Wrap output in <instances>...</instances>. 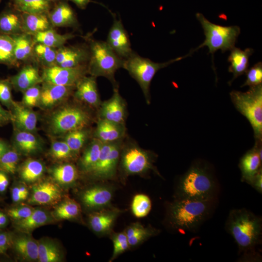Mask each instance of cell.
I'll return each instance as SVG.
<instances>
[{
	"label": "cell",
	"mask_w": 262,
	"mask_h": 262,
	"mask_svg": "<svg viewBox=\"0 0 262 262\" xmlns=\"http://www.w3.org/2000/svg\"><path fill=\"white\" fill-rule=\"evenodd\" d=\"M226 227L241 250H252L260 242L261 218L245 209L231 211Z\"/></svg>",
	"instance_id": "cell-1"
},
{
	"label": "cell",
	"mask_w": 262,
	"mask_h": 262,
	"mask_svg": "<svg viewBox=\"0 0 262 262\" xmlns=\"http://www.w3.org/2000/svg\"><path fill=\"white\" fill-rule=\"evenodd\" d=\"M87 37L89 49L88 74L96 78L105 77L111 82L114 88H118L115 74L123 67L124 59L119 57L106 42Z\"/></svg>",
	"instance_id": "cell-2"
},
{
	"label": "cell",
	"mask_w": 262,
	"mask_h": 262,
	"mask_svg": "<svg viewBox=\"0 0 262 262\" xmlns=\"http://www.w3.org/2000/svg\"><path fill=\"white\" fill-rule=\"evenodd\" d=\"M210 202L179 198L170 206L169 215L171 223L179 229L194 230L209 214Z\"/></svg>",
	"instance_id": "cell-3"
},
{
	"label": "cell",
	"mask_w": 262,
	"mask_h": 262,
	"mask_svg": "<svg viewBox=\"0 0 262 262\" xmlns=\"http://www.w3.org/2000/svg\"><path fill=\"white\" fill-rule=\"evenodd\" d=\"M178 188L180 198L211 201L215 184L205 167L194 164L181 178Z\"/></svg>",
	"instance_id": "cell-4"
},
{
	"label": "cell",
	"mask_w": 262,
	"mask_h": 262,
	"mask_svg": "<svg viewBox=\"0 0 262 262\" xmlns=\"http://www.w3.org/2000/svg\"><path fill=\"white\" fill-rule=\"evenodd\" d=\"M236 109L250 123L256 141H262V85L250 87L245 92L233 90L229 93Z\"/></svg>",
	"instance_id": "cell-5"
},
{
	"label": "cell",
	"mask_w": 262,
	"mask_h": 262,
	"mask_svg": "<svg viewBox=\"0 0 262 262\" xmlns=\"http://www.w3.org/2000/svg\"><path fill=\"white\" fill-rule=\"evenodd\" d=\"M192 51L184 57H180L164 63H156L133 53L124 60L123 68L136 81L140 86L147 104L150 103V85L156 73L161 69L191 55Z\"/></svg>",
	"instance_id": "cell-6"
},
{
	"label": "cell",
	"mask_w": 262,
	"mask_h": 262,
	"mask_svg": "<svg viewBox=\"0 0 262 262\" xmlns=\"http://www.w3.org/2000/svg\"><path fill=\"white\" fill-rule=\"evenodd\" d=\"M203 29L205 40L196 49L206 46L209 52L213 55L215 52L221 50L222 52L230 50L235 47L237 38L241 33L240 28L236 25L224 26L215 24L208 20L202 14L196 15Z\"/></svg>",
	"instance_id": "cell-7"
},
{
	"label": "cell",
	"mask_w": 262,
	"mask_h": 262,
	"mask_svg": "<svg viewBox=\"0 0 262 262\" xmlns=\"http://www.w3.org/2000/svg\"><path fill=\"white\" fill-rule=\"evenodd\" d=\"M92 121L90 113L77 105H66L55 110L48 121L49 132L55 136L80 129L87 128Z\"/></svg>",
	"instance_id": "cell-8"
},
{
	"label": "cell",
	"mask_w": 262,
	"mask_h": 262,
	"mask_svg": "<svg viewBox=\"0 0 262 262\" xmlns=\"http://www.w3.org/2000/svg\"><path fill=\"white\" fill-rule=\"evenodd\" d=\"M121 165L127 175L140 174L155 169L153 163L155 155L135 144H130L122 148L120 154Z\"/></svg>",
	"instance_id": "cell-9"
},
{
	"label": "cell",
	"mask_w": 262,
	"mask_h": 262,
	"mask_svg": "<svg viewBox=\"0 0 262 262\" xmlns=\"http://www.w3.org/2000/svg\"><path fill=\"white\" fill-rule=\"evenodd\" d=\"M102 144L98 160L89 174L101 180L111 179L115 174L122 148V141Z\"/></svg>",
	"instance_id": "cell-10"
},
{
	"label": "cell",
	"mask_w": 262,
	"mask_h": 262,
	"mask_svg": "<svg viewBox=\"0 0 262 262\" xmlns=\"http://www.w3.org/2000/svg\"><path fill=\"white\" fill-rule=\"evenodd\" d=\"M88 75L87 65L75 67L54 66L42 68V82L75 86L84 76Z\"/></svg>",
	"instance_id": "cell-11"
},
{
	"label": "cell",
	"mask_w": 262,
	"mask_h": 262,
	"mask_svg": "<svg viewBox=\"0 0 262 262\" xmlns=\"http://www.w3.org/2000/svg\"><path fill=\"white\" fill-rule=\"evenodd\" d=\"M114 17L106 43L120 58L126 59L133 53L127 32L120 19H117L111 13Z\"/></svg>",
	"instance_id": "cell-12"
},
{
	"label": "cell",
	"mask_w": 262,
	"mask_h": 262,
	"mask_svg": "<svg viewBox=\"0 0 262 262\" xmlns=\"http://www.w3.org/2000/svg\"><path fill=\"white\" fill-rule=\"evenodd\" d=\"M89 49L87 44L63 46L57 49L56 66L75 67L87 65Z\"/></svg>",
	"instance_id": "cell-13"
},
{
	"label": "cell",
	"mask_w": 262,
	"mask_h": 262,
	"mask_svg": "<svg viewBox=\"0 0 262 262\" xmlns=\"http://www.w3.org/2000/svg\"><path fill=\"white\" fill-rule=\"evenodd\" d=\"M98 109V118L125 124L126 104L120 95L118 88H114V93L111 98L101 102Z\"/></svg>",
	"instance_id": "cell-14"
},
{
	"label": "cell",
	"mask_w": 262,
	"mask_h": 262,
	"mask_svg": "<svg viewBox=\"0 0 262 262\" xmlns=\"http://www.w3.org/2000/svg\"><path fill=\"white\" fill-rule=\"evenodd\" d=\"M40 99L38 106L49 110L66 99L73 95L75 86H65L42 82Z\"/></svg>",
	"instance_id": "cell-15"
},
{
	"label": "cell",
	"mask_w": 262,
	"mask_h": 262,
	"mask_svg": "<svg viewBox=\"0 0 262 262\" xmlns=\"http://www.w3.org/2000/svg\"><path fill=\"white\" fill-rule=\"evenodd\" d=\"M62 193L58 184L45 180L35 183L28 202L32 204L51 205L60 200Z\"/></svg>",
	"instance_id": "cell-16"
},
{
	"label": "cell",
	"mask_w": 262,
	"mask_h": 262,
	"mask_svg": "<svg viewBox=\"0 0 262 262\" xmlns=\"http://www.w3.org/2000/svg\"><path fill=\"white\" fill-rule=\"evenodd\" d=\"M74 98L94 108L98 109L101 101L98 93L96 77H83L76 84L73 93Z\"/></svg>",
	"instance_id": "cell-17"
},
{
	"label": "cell",
	"mask_w": 262,
	"mask_h": 262,
	"mask_svg": "<svg viewBox=\"0 0 262 262\" xmlns=\"http://www.w3.org/2000/svg\"><path fill=\"white\" fill-rule=\"evenodd\" d=\"M39 68L34 63L23 65L16 74L8 78L13 88L23 92L33 86L41 84L42 79Z\"/></svg>",
	"instance_id": "cell-18"
},
{
	"label": "cell",
	"mask_w": 262,
	"mask_h": 262,
	"mask_svg": "<svg viewBox=\"0 0 262 262\" xmlns=\"http://www.w3.org/2000/svg\"><path fill=\"white\" fill-rule=\"evenodd\" d=\"M48 16L54 28L77 29L80 26L76 14L67 0H61L54 3Z\"/></svg>",
	"instance_id": "cell-19"
},
{
	"label": "cell",
	"mask_w": 262,
	"mask_h": 262,
	"mask_svg": "<svg viewBox=\"0 0 262 262\" xmlns=\"http://www.w3.org/2000/svg\"><path fill=\"white\" fill-rule=\"evenodd\" d=\"M11 122L14 129L33 132L37 124V115L32 108L27 107L22 103L14 101L9 110Z\"/></svg>",
	"instance_id": "cell-20"
},
{
	"label": "cell",
	"mask_w": 262,
	"mask_h": 262,
	"mask_svg": "<svg viewBox=\"0 0 262 262\" xmlns=\"http://www.w3.org/2000/svg\"><path fill=\"white\" fill-rule=\"evenodd\" d=\"M262 141H256L255 145L242 157L239 167L242 179L248 183L262 171Z\"/></svg>",
	"instance_id": "cell-21"
},
{
	"label": "cell",
	"mask_w": 262,
	"mask_h": 262,
	"mask_svg": "<svg viewBox=\"0 0 262 262\" xmlns=\"http://www.w3.org/2000/svg\"><path fill=\"white\" fill-rule=\"evenodd\" d=\"M11 36L14 41V57L16 67L27 64H34L33 47L35 43L32 35L23 33Z\"/></svg>",
	"instance_id": "cell-22"
},
{
	"label": "cell",
	"mask_w": 262,
	"mask_h": 262,
	"mask_svg": "<svg viewBox=\"0 0 262 262\" xmlns=\"http://www.w3.org/2000/svg\"><path fill=\"white\" fill-rule=\"evenodd\" d=\"M21 33L22 13L9 2L0 13V33L12 35Z\"/></svg>",
	"instance_id": "cell-23"
},
{
	"label": "cell",
	"mask_w": 262,
	"mask_h": 262,
	"mask_svg": "<svg viewBox=\"0 0 262 262\" xmlns=\"http://www.w3.org/2000/svg\"><path fill=\"white\" fill-rule=\"evenodd\" d=\"M126 130L125 124L98 118L94 137L103 143L114 142L123 139Z\"/></svg>",
	"instance_id": "cell-24"
},
{
	"label": "cell",
	"mask_w": 262,
	"mask_h": 262,
	"mask_svg": "<svg viewBox=\"0 0 262 262\" xmlns=\"http://www.w3.org/2000/svg\"><path fill=\"white\" fill-rule=\"evenodd\" d=\"M113 197L112 189L105 186H95L87 189L81 195L83 204L88 208L98 209L107 205Z\"/></svg>",
	"instance_id": "cell-25"
},
{
	"label": "cell",
	"mask_w": 262,
	"mask_h": 262,
	"mask_svg": "<svg viewBox=\"0 0 262 262\" xmlns=\"http://www.w3.org/2000/svg\"><path fill=\"white\" fill-rule=\"evenodd\" d=\"M253 52L254 50L251 48L242 50L234 47L230 50L228 61L230 63L229 71L233 74V78L229 82V85L235 79L246 72L249 66V58Z\"/></svg>",
	"instance_id": "cell-26"
},
{
	"label": "cell",
	"mask_w": 262,
	"mask_h": 262,
	"mask_svg": "<svg viewBox=\"0 0 262 262\" xmlns=\"http://www.w3.org/2000/svg\"><path fill=\"white\" fill-rule=\"evenodd\" d=\"M11 247L22 259L32 262L38 261V241L28 233L13 236Z\"/></svg>",
	"instance_id": "cell-27"
},
{
	"label": "cell",
	"mask_w": 262,
	"mask_h": 262,
	"mask_svg": "<svg viewBox=\"0 0 262 262\" xmlns=\"http://www.w3.org/2000/svg\"><path fill=\"white\" fill-rule=\"evenodd\" d=\"M12 146L19 153L31 154L39 151L41 148L39 139L33 132L14 129Z\"/></svg>",
	"instance_id": "cell-28"
},
{
	"label": "cell",
	"mask_w": 262,
	"mask_h": 262,
	"mask_svg": "<svg viewBox=\"0 0 262 262\" xmlns=\"http://www.w3.org/2000/svg\"><path fill=\"white\" fill-rule=\"evenodd\" d=\"M23 33L33 35L37 33L54 28L48 14L22 13Z\"/></svg>",
	"instance_id": "cell-29"
},
{
	"label": "cell",
	"mask_w": 262,
	"mask_h": 262,
	"mask_svg": "<svg viewBox=\"0 0 262 262\" xmlns=\"http://www.w3.org/2000/svg\"><path fill=\"white\" fill-rule=\"evenodd\" d=\"M50 221L51 217L46 211L36 209L26 218L16 221L14 226L17 230L29 234L36 228L46 225Z\"/></svg>",
	"instance_id": "cell-30"
},
{
	"label": "cell",
	"mask_w": 262,
	"mask_h": 262,
	"mask_svg": "<svg viewBox=\"0 0 262 262\" xmlns=\"http://www.w3.org/2000/svg\"><path fill=\"white\" fill-rule=\"evenodd\" d=\"M76 36L77 35L72 33L61 34L54 28L32 35L34 43H41L55 49L65 45L68 40L75 38Z\"/></svg>",
	"instance_id": "cell-31"
},
{
	"label": "cell",
	"mask_w": 262,
	"mask_h": 262,
	"mask_svg": "<svg viewBox=\"0 0 262 262\" xmlns=\"http://www.w3.org/2000/svg\"><path fill=\"white\" fill-rule=\"evenodd\" d=\"M118 213V211L115 210L92 213L89 217L92 229L98 233L107 232L113 225Z\"/></svg>",
	"instance_id": "cell-32"
},
{
	"label": "cell",
	"mask_w": 262,
	"mask_h": 262,
	"mask_svg": "<svg viewBox=\"0 0 262 262\" xmlns=\"http://www.w3.org/2000/svg\"><path fill=\"white\" fill-rule=\"evenodd\" d=\"M103 143L93 138L84 150L80 159V166L82 171L89 173L97 163Z\"/></svg>",
	"instance_id": "cell-33"
},
{
	"label": "cell",
	"mask_w": 262,
	"mask_h": 262,
	"mask_svg": "<svg viewBox=\"0 0 262 262\" xmlns=\"http://www.w3.org/2000/svg\"><path fill=\"white\" fill-rule=\"evenodd\" d=\"M22 13L48 14L53 3L49 0H9Z\"/></svg>",
	"instance_id": "cell-34"
},
{
	"label": "cell",
	"mask_w": 262,
	"mask_h": 262,
	"mask_svg": "<svg viewBox=\"0 0 262 262\" xmlns=\"http://www.w3.org/2000/svg\"><path fill=\"white\" fill-rule=\"evenodd\" d=\"M57 49L41 43L33 47L34 63L41 68L56 65Z\"/></svg>",
	"instance_id": "cell-35"
},
{
	"label": "cell",
	"mask_w": 262,
	"mask_h": 262,
	"mask_svg": "<svg viewBox=\"0 0 262 262\" xmlns=\"http://www.w3.org/2000/svg\"><path fill=\"white\" fill-rule=\"evenodd\" d=\"M62 253L54 242L49 239L38 241V261L59 262L62 260Z\"/></svg>",
	"instance_id": "cell-36"
},
{
	"label": "cell",
	"mask_w": 262,
	"mask_h": 262,
	"mask_svg": "<svg viewBox=\"0 0 262 262\" xmlns=\"http://www.w3.org/2000/svg\"><path fill=\"white\" fill-rule=\"evenodd\" d=\"M45 166L40 161L29 159L18 169L20 178L27 183H33L38 180L43 175Z\"/></svg>",
	"instance_id": "cell-37"
},
{
	"label": "cell",
	"mask_w": 262,
	"mask_h": 262,
	"mask_svg": "<svg viewBox=\"0 0 262 262\" xmlns=\"http://www.w3.org/2000/svg\"><path fill=\"white\" fill-rule=\"evenodd\" d=\"M51 175L54 181L62 185L74 182L78 178V170L70 163H65L54 166L51 169Z\"/></svg>",
	"instance_id": "cell-38"
},
{
	"label": "cell",
	"mask_w": 262,
	"mask_h": 262,
	"mask_svg": "<svg viewBox=\"0 0 262 262\" xmlns=\"http://www.w3.org/2000/svg\"><path fill=\"white\" fill-rule=\"evenodd\" d=\"M0 64L17 67L14 57V41L11 35L0 33Z\"/></svg>",
	"instance_id": "cell-39"
},
{
	"label": "cell",
	"mask_w": 262,
	"mask_h": 262,
	"mask_svg": "<svg viewBox=\"0 0 262 262\" xmlns=\"http://www.w3.org/2000/svg\"><path fill=\"white\" fill-rule=\"evenodd\" d=\"M89 134V131L86 128L80 129L65 134L63 140L77 156L86 143Z\"/></svg>",
	"instance_id": "cell-40"
},
{
	"label": "cell",
	"mask_w": 262,
	"mask_h": 262,
	"mask_svg": "<svg viewBox=\"0 0 262 262\" xmlns=\"http://www.w3.org/2000/svg\"><path fill=\"white\" fill-rule=\"evenodd\" d=\"M81 213L79 204L73 199H67L59 204L54 209L53 216L57 219H71Z\"/></svg>",
	"instance_id": "cell-41"
},
{
	"label": "cell",
	"mask_w": 262,
	"mask_h": 262,
	"mask_svg": "<svg viewBox=\"0 0 262 262\" xmlns=\"http://www.w3.org/2000/svg\"><path fill=\"white\" fill-rule=\"evenodd\" d=\"M49 154L51 158L58 162H67L77 157L64 140L52 142Z\"/></svg>",
	"instance_id": "cell-42"
},
{
	"label": "cell",
	"mask_w": 262,
	"mask_h": 262,
	"mask_svg": "<svg viewBox=\"0 0 262 262\" xmlns=\"http://www.w3.org/2000/svg\"><path fill=\"white\" fill-rule=\"evenodd\" d=\"M19 152L12 146L0 157V171L14 174L17 170Z\"/></svg>",
	"instance_id": "cell-43"
},
{
	"label": "cell",
	"mask_w": 262,
	"mask_h": 262,
	"mask_svg": "<svg viewBox=\"0 0 262 262\" xmlns=\"http://www.w3.org/2000/svg\"><path fill=\"white\" fill-rule=\"evenodd\" d=\"M151 207L150 198L143 194L136 195L133 198L131 209L133 215L137 218H142L147 216Z\"/></svg>",
	"instance_id": "cell-44"
},
{
	"label": "cell",
	"mask_w": 262,
	"mask_h": 262,
	"mask_svg": "<svg viewBox=\"0 0 262 262\" xmlns=\"http://www.w3.org/2000/svg\"><path fill=\"white\" fill-rule=\"evenodd\" d=\"M40 84L33 86L22 92L21 103L24 106L30 108L38 106L41 90V86Z\"/></svg>",
	"instance_id": "cell-45"
},
{
	"label": "cell",
	"mask_w": 262,
	"mask_h": 262,
	"mask_svg": "<svg viewBox=\"0 0 262 262\" xmlns=\"http://www.w3.org/2000/svg\"><path fill=\"white\" fill-rule=\"evenodd\" d=\"M246 79L241 87L256 86L262 82V63L259 62L246 72Z\"/></svg>",
	"instance_id": "cell-46"
},
{
	"label": "cell",
	"mask_w": 262,
	"mask_h": 262,
	"mask_svg": "<svg viewBox=\"0 0 262 262\" xmlns=\"http://www.w3.org/2000/svg\"><path fill=\"white\" fill-rule=\"evenodd\" d=\"M12 84L8 80L0 79V103L9 110L12 107L14 100L12 98Z\"/></svg>",
	"instance_id": "cell-47"
},
{
	"label": "cell",
	"mask_w": 262,
	"mask_h": 262,
	"mask_svg": "<svg viewBox=\"0 0 262 262\" xmlns=\"http://www.w3.org/2000/svg\"><path fill=\"white\" fill-rule=\"evenodd\" d=\"M114 249L111 261L127 250L130 246L125 232L115 234L113 237Z\"/></svg>",
	"instance_id": "cell-48"
},
{
	"label": "cell",
	"mask_w": 262,
	"mask_h": 262,
	"mask_svg": "<svg viewBox=\"0 0 262 262\" xmlns=\"http://www.w3.org/2000/svg\"><path fill=\"white\" fill-rule=\"evenodd\" d=\"M34 209L27 206H19L9 208L6 214L15 221L22 220L28 217Z\"/></svg>",
	"instance_id": "cell-49"
},
{
	"label": "cell",
	"mask_w": 262,
	"mask_h": 262,
	"mask_svg": "<svg viewBox=\"0 0 262 262\" xmlns=\"http://www.w3.org/2000/svg\"><path fill=\"white\" fill-rule=\"evenodd\" d=\"M157 233V231L156 229L152 228H148L146 230L142 232L128 238L129 245L130 246H136L142 243L143 241H145L148 237Z\"/></svg>",
	"instance_id": "cell-50"
},
{
	"label": "cell",
	"mask_w": 262,
	"mask_h": 262,
	"mask_svg": "<svg viewBox=\"0 0 262 262\" xmlns=\"http://www.w3.org/2000/svg\"><path fill=\"white\" fill-rule=\"evenodd\" d=\"M13 235L0 229V255L5 253L12 246Z\"/></svg>",
	"instance_id": "cell-51"
},
{
	"label": "cell",
	"mask_w": 262,
	"mask_h": 262,
	"mask_svg": "<svg viewBox=\"0 0 262 262\" xmlns=\"http://www.w3.org/2000/svg\"><path fill=\"white\" fill-rule=\"evenodd\" d=\"M11 122V114L9 110L3 108L0 104V127Z\"/></svg>",
	"instance_id": "cell-52"
},
{
	"label": "cell",
	"mask_w": 262,
	"mask_h": 262,
	"mask_svg": "<svg viewBox=\"0 0 262 262\" xmlns=\"http://www.w3.org/2000/svg\"><path fill=\"white\" fill-rule=\"evenodd\" d=\"M11 197L13 202H18L26 199L27 197L19 191L18 186H14L11 190Z\"/></svg>",
	"instance_id": "cell-53"
},
{
	"label": "cell",
	"mask_w": 262,
	"mask_h": 262,
	"mask_svg": "<svg viewBox=\"0 0 262 262\" xmlns=\"http://www.w3.org/2000/svg\"><path fill=\"white\" fill-rule=\"evenodd\" d=\"M9 183L8 174L0 171V193H4L7 189Z\"/></svg>",
	"instance_id": "cell-54"
},
{
	"label": "cell",
	"mask_w": 262,
	"mask_h": 262,
	"mask_svg": "<svg viewBox=\"0 0 262 262\" xmlns=\"http://www.w3.org/2000/svg\"><path fill=\"white\" fill-rule=\"evenodd\" d=\"M262 173L261 171L252 179L249 184L251 185L259 192L262 193Z\"/></svg>",
	"instance_id": "cell-55"
},
{
	"label": "cell",
	"mask_w": 262,
	"mask_h": 262,
	"mask_svg": "<svg viewBox=\"0 0 262 262\" xmlns=\"http://www.w3.org/2000/svg\"><path fill=\"white\" fill-rule=\"evenodd\" d=\"M73 2L79 8L84 10L85 9L89 3L93 2L91 0H67Z\"/></svg>",
	"instance_id": "cell-56"
},
{
	"label": "cell",
	"mask_w": 262,
	"mask_h": 262,
	"mask_svg": "<svg viewBox=\"0 0 262 262\" xmlns=\"http://www.w3.org/2000/svg\"><path fill=\"white\" fill-rule=\"evenodd\" d=\"M11 147V146L8 142L0 138V157Z\"/></svg>",
	"instance_id": "cell-57"
},
{
	"label": "cell",
	"mask_w": 262,
	"mask_h": 262,
	"mask_svg": "<svg viewBox=\"0 0 262 262\" xmlns=\"http://www.w3.org/2000/svg\"><path fill=\"white\" fill-rule=\"evenodd\" d=\"M7 222V216L0 211V229L5 227Z\"/></svg>",
	"instance_id": "cell-58"
},
{
	"label": "cell",
	"mask_w": 262,
	"mask_h": 262,
	"mask_svg": "<svg viewBox=\"0 0 262 262\" xmlns=\"http://www.w3.org/2000/svg\"><path fill=\"white\" fill-rule=\"evenodd\" d=\"M19 191L21 193L23 194L26 196L28 197L29 195L28 190L26 187L23 185H19L18 186Z\"/></svg>",
	"instance_id": "cell-59"
},
{
	"label": "cell",
	"mask_w": 262,
	"mask_h": 262,
	"mask_svg": "<svg viewBox=\"0 0 262 262\" xmlns=\"http://www.w3.org/2000/svg\"><path fill=\"white\" fill-rule=\"evenodd\" d=\"M49 0L54 4L61 0Z\"/></svg>",
	"instance_id": "cell-60"
},
{
	"label": "cell",
	"mask_w": 262,
	"mask_h": 262,
	"mask_svg": "<svg viewBox=\"0 0 262 262\" xmlns=\"http://www.w3.org/2000/svg\"><path fill=\"white\" fill-rule=\"evenodd\" d=\"M1 0H0V2H1Z\"/></svg>",
	"instance_id": "cell-61"
}]
</instances>
